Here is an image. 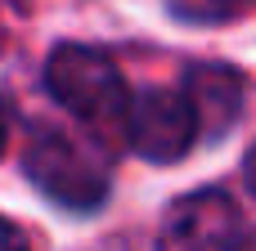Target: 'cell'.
Masks as SVG:
<instances>
[{
    "mask_svg": "<svg viewBox=\"0 0 256 251\" xmlns=\"http://www.w3.org/2000/svg\"><path fill=\"white\" fill-rule=\"evenodd\" d=\"M0 251H32L27 234H22L14 220H4V216H0Z\"/></svg>",
    "mask_w": 256,
    "mask_h": 251,
    "instance_id": "cell-7",
    "label": "cell"
},
{
    "mask_svg": "<svg viewBox=\"0 0 256 251\" xmlns=\"http://www.w3.org/2000/svg\"><path fill=\"white\" fill-rule=\"evenodd\" d=\"M45 85L68 112H76L90 126H104V130H117L130 112L117 63L90 45H58L45 63Z\"/></svg>",
    "mask_w": 256,
    "mask_h": 251,
    "instance_id": "cell-1",
    "label": "cell"
},
{
    "mask_svg": "<svg viewBox=\"0 0 256 251\" xmlns=\"http://www.w3.org/2000/svg\"><path fill=\"white\" fill-rule=\"evenodd\" d=\"M4 139H9V112H4V103H0V153H4Z\"/></svg>",
    "mask_w": 256,
    "mask_h": 251,
    "instance_id": "cell-8",
    "label": "cell"
},
{
    "mask_svg": "<svg viewBox=\"0 0 256 251\" xmlns=\"http://www.w3.org/2000/svg\"><path fill=\"white\" fill-rule=\"evenodd\" d=\"M184 99H189V108H194L198 130L225 135V130L238 121V108H243V76H238L234 67H220V63L194 67V72H189V85H184Z\"/></svg>",
    "mask_w": 256,
    "mask_h": 251,
    "instance_id": "cell-5",
    "label": "cell"
},
{
    "mask_svg": "<svg viewBox=\"0 0 256 251\" xmlns=\"http://www.w3.org/2000/svg\"><path fill=\"white\" fill-rule=\"evenodd\" d=\"M27 175L36 180V189L50 202H58L68 211H94L108 198V171L99 166V157L58 130H40L32 139Z\"/></svg>",
    "mask_w": 256,
    "mask_h": 251,
    "instance_id": "cell-2",
    "label": "cell"
},
{
    "mask_svg": "<svg viewBox=\"0 0 256 251\" xmlns=\"http://www.w3.org/2000/svg\"><path fill=\"white\" fill-rule=\"evenodd\" d=\"M248 184H252V193H256V144H252V153H248Z\"/></svg>",
    "mask_w": 256,
    "mask_h": 251,
    "instance_id": "cell-9",
    "label": "cell"
},
{
    "mask_svg": "<svg viewBox=\"0 0 256 251\" xmlns=\"http://www.w3.org/2000/svg\"><path fill=\"white\" fill-rule=\"evenodd\" d=\"M126 135H130V148L148 162H180L198 135V121H194V108L184 94L176 90H144L130 112H126Z\"/></svg>",
    "mask_w": 256,
    "mask_h": 251,
    "instance_id": "cell-4",
    "label": "cell"
},
{
    "mask_svg": "<svg viewBox=\"0 0 256 251\" xmlns=\"http://www.w3.org/2000/svg\"><path fill=\"white\" fill-rule=\"evenodd\" d=\"M238 243H243V216L220 189L180 198L158 234V251H238Z\"/></svg>",
    "mask_w": 256,
    "mask_h": 251,
    "instance_id": "cell-3",
    "label": "cell"
},
{
    "mask_svg": "<svg viewBox=\"0 0 256 251\" xmlns=\"http://www.w3.org/2000/svg\"><path fill=\"white\" fill-rule=\"evenodd\" d=\"M252 0H171V13L184 18V22H230L248 9Z\"/></svg>",
    "mask_w": 256,
    "mask_h": 251,
    "instance_id": "cell-6",
    "label": "cell"
}]
</instances>
